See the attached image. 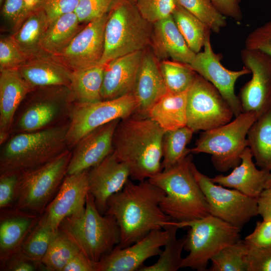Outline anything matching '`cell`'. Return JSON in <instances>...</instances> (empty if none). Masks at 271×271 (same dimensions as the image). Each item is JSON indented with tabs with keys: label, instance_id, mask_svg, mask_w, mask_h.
Returning a JSON list of instances; mask_svg holds the SVG:
<instances>
[{
	"label": "cell",
	"instance_id": "2",
	"mask_svg": "<svg viewBox=\"0 0 271 271\" xmlns=\"http://www.w3.org/2000/svg\"><path fill=\"white\" fill-rule=\"evenodd\" d=\"M165 131L148 116L133 113L115 129L112 153L125 163L132 180L142 182L162 171V142Z\"/></svg>",
	"mask_w": 271,
	"mask_h": 271
},
{
	"label": "cell",
	"instance_id": "50",
	"mask_svg": "<svg viewBox=\"0 0 271 271\" xmlns=\"http://www.w3.org/2000/svg\"><path fill=\"white\" fill-rule=\"evenodd\" d=\"M1 265V270L35 271L39 269L35 263L25 258L19 251L12 254Z\"/></svg>",
	"mask_w": 271,
	"mask_h": 271
},
{
	"label": "cell",
	"instance_id": "28",
	"mask_svg": "<svg viewBox=\"0 0 271 271\" xmlns=\"http://www.w3.org/2000/svg\"><path fill=\"white\" fill-rule=\"evenodd\" d=\"M50 21L41 8L33 11L19 28L10 36L11 38L29 59L45 53L42 42Z\"/></svg>",
	"mask_w": 271,
	"mask_h": 271
},
{
	"label": "cell",
	"instance_id": "22",
	"mask_svg": "<svg viewBox=\"0 0 271 271\" xmlns=\"http://www.w3.org/2000/svg\"><path fill=\"white\" fill-rule=\"evenodd\" d=\"M34 89L18 70L0 71V145L11 134L16 113L28 94Z\"/></svg>",
	"mask_w": 271,
	"mask_h": 271
},
{
	"label": "cell",
	"instance_id": "11",
	"mask_svg": "<svg viewBox=\"0 0 271 271\" xmlns=\"http://www.w3.org/2000/svg\"><path fill=\"white\" fill-rule=\"evenodd\" d=\"M137 101L132 93L109 100L88 103H73L69 117L67 143L74 147L86 134L115 119H123L135 113Z\"/></svg>",
	"mask_w": 271,
	"mask_h": 271
},
{
	"label": "cell",
	"instance_id": "3",
	"mask_svg": "<svg viewBox=\"0 0 271 271\" xmlns=\"http://www.w3.org/2000/svg\"><path fill=\"white\" fill-rule=\"evenodd\" d=\"M69 122L49 128L14 134L3 144L0 175L20 173L46 163L69 149Z\"/></svg>",
	"mask_w": 271,
	"mask_h": 271
},
{
	"label": "cell",
	"instance_id": "55",
	"mask_svg": "<svg viewBox=\"0 0 271 271\" xmlns=\"http://www.w3.org/2000/svg\"><path fill=\"white\" fill-rule=\"evenodd\" d=\"M260 195H271V172H270L268 176L264 189Z\"/></svg>",
	"mask_w": 271,
	"mask_h": 271
},
{
	"label": "cell",
	"instance_id": "6",
	"mask_svg": "<svg viewBox=\"0 0 271 271\" xmlns=\"http://www.w3.org/2000/svg\"><path fill=\"white\" fill-rule=\"evenodd\" d=\"M153 24L145 19L129 0H114L108 12L104 49L99 64L150 46Z\"/></svg>",
	"mask_w": 271,
	"mask_h": 271
},
{
	"label": "cell",
	"instance_id": "21",
	"mask_svg": "<svg viewBox=\"0 0 271 271\" xmlns=\"http://www.w3.org/2000/svg\"><path fill=\"white\" fill-rule=\"evenodd\" d=\"M168 93L159 61L150 46L143 50L132 94L137 101L136 113L147 116L150 109Z\"/></svg>",
	"mask_w": 271,
	"mask_h": 271
},
{
	"label": "cell",
	"instance_id": "35",
	"mask_svg": "<svg viewBox=\"0 0 271 271\" xmlns=\"http://www.w3.org/2000/svg\"><path fill=\"white\" fill-rule=\"evenodd\" d=\"M165 228H167L169 231V238L157 261L148 266L144 264L138 271H176L181 268L183 259L182 252L184 249L186 235L181 238H177L179 228L173 220L166 222Z\"/></svg>",
	"mask_w": 271,
	"mask_h": 271
},
{
	"label": "cell",
	"instance_id": "56",
	"mask_svg": "<svg viewBox=\"0 0 271 271\" xmlns=\"http://www.w3.org/2000/svg\"><path fill=\"white\" fill-rule=\"evenodd\" d=\"M4 0H0V5L2 6L4 3Z\"/></svg>",
	"mask_w": 271,
	"mask_h": 271
},
{
	"label": "cell",
	"instance_id": "54",
	"mask_svg": "<svg viewBox=\"0 0 271 271\" xmlns=\"http://www.w3.org/2000/svg\"><path fill=\"white\" fill-rule=\"evenodd\" d=\"M43 1V0H24L26 9V19L31 12L38 8Z\"/></svg>",
	"mask_w": 271,
	"mask_h": 271
},
{
	"label": "cell",
	"instance_id": "42",
	"mask_svg": "<svg viewBox=\"0 0 271 271\" xmlns=\"http://www.w3.org/2000/svg\"><path fill=\"white\" fill-rule=\"evenodd\" d=\"M28 60L10 36L0 40V71L18 70Z\"/></svg>",
	"mask_w": 271,
	"mask_h": 271
},
{
	"label": "cell",
	"instance_id": "57",
	"mask_svg": "<svg viewBox=\"0 0 271 271\" xmlns=\"http://www.w3.org/2000/svg\"><path fill=\"white\" fill-rule=\"evenodd\" d=\"M131 2H132V3L136 4V2H137V0H129Z\"/></svg>",
	"mask_w": 271,
	"mask_h": 271
},
{
	"label": "cell",
	"instance_id": "32",
	"mask_svg": "<svg viewBox=\"0 0 271 271\" xmlns=\"http://www.w3.org/2000/svg\"><path fill=\"white\" fill-rule=\"evenodd\" d=\"M104 65L72 72L69 89L74 103H88L102 100Z\"/></svg>",
	"mask_w": 271,
	"mask_h": 271
},
{
	"label": "cell",
	"instance_id": "12",
	"mask_svg": "<svg viewBox=\"0 0 271 271\" xmlns=\"http://www.w3.org/2000/svg\"><path fill=\"white\" fill-rule=\"evenodd\" d=\"M234 113L217 88L197 74L187 92V126L194 131H207L232 120Z\"/></svg>",
	"mask_w": 271,
	"mask_h": 271
},
{
	"label": "cell",
	"instance_id": "16",
	"mask_svg": "<svg viewBox=\"0 0 271 271\" xmlns=\"http://www.w3.org/2000/svg\"><path fill=\"white\" fill-rule=\"evenodd\" d=\"M107 16L108 13L87 23L68 46L54 57L72 71L99 65L104 53Z\"/></svg>",
	"mask_w": 271,
	"mask_h": 271
},
{
	"label": "cell",
	"instance_id": "25",
	"mask_svg": "<svg viewBox=\"0 0 271 271\" xmlns=\"http://www.w3.org/2000/svg\"><path fill=\"white\" fill-rule=\"evenodd\" d=\"M18 71L33 89L46 86L69 88L72 72L55 57L46 53L29 59Z\"/></svg>",
	"mask_w": 271,
	"mask_h": 271
},
{
	"label": "cell",
	"instance_id": "20",
	"mask_svg": "<svg viewBox=\"0 0 271 271\" xmlns=\"http://www.w3.org/2000/svg\"><path fill=\"white\" fill-rule=\"evenodd\" d=\"M120 120L115 119L94 129L78 142L72 152L67 175L90 169L112 153L113 137Z\"/></svg>",
	"mask_w": 271,
	"mask_h": 271
},
{
	"label": "cell",
	"instance_id": "1",
	"mask_svg": "<svg viewBox=\"0 0 271 271\" xmlns=\"http://www.w3.org/2000/svg\"><path fill=\"white\" fill-rule=\"evenodd\" d=\"M139 182L128 179L107 202L105 214L114 216L120 227L117 245L120 248L133 244L153 230L164 229L165 223L172 220L160 206L165 195L163 190L148 180Z\"/></svg>",
	"mask_w": 271,
	"mask_h": 271
},
{
	"label": "cell",
	"instance_id": "41",
	"mask_svg": "<svg viewBox=\"0 0 271 271\" xmlns=\"http://www.w3.org/2000/svg\"><path fill=\"white\" fill-rule=\"evenodd\" d=\"M140 13L151 24L172 15L176 4L174 0H137Z\"/></svg>",
	"mask_w": 271,
	"mask_h": 271
},
{
	"label": "cell",
	"instance_id": "39",
	"mask_svg": "<svg viewBox=\"0 0 271 271\" xmlns=\"http://www.w3.org/2000/svg\"><path fill=\"white\" fill-rule=\"evenodd\" d=\"M248 247L238 240L219 251L210 260V271H246L245 257Z\"/></svg>",
	"mask_w": 271,
	"mask_h": 271
},
{
	"label": "cell",
	"instance_id": "27",
	"mask_svg": "<svg viewBox=\"0 0 271 271\" xmlns=\"http://www.w3.org/2000/svg\"><path fill=\"white\" fill-rule=\"evenodd\" d=\"M253 158L249 148L246 147L240 157V164L229 174L217 175L211 178L212 181L237 190L249 197L257 198L264 189L270 172L257 169Z\"/></svg>",
	"mask_w": 271,
	"mask_h": 271
},
{
	"label": "cell",
	"instance_id": "14",
	"mask_svg": "<svg viewBox=\"0 0 271 271\" xmlns=\"http://www.w3.org/2000/svg\"><path fill=\"white\" fill-rule=\"evenodd\" d=\"M244 66L252 74L238 96L242 112L260 116L271 106V57L257 50L244 48L240 52Z\"/></svg>",
	"mask_w": 271,
	"mask_h": 271
},
{
	"label": "cell",
	"instance_id": "26",
	"mask_svg": "<svg viewBox=\"0 0 271 271\" xmlns=\"http://www.w3.org/2000/svg\"><path fill=\"white\" fill-rule=\"evenodd\" d=\"M41 216L14 208L1 209V263L18 251Z\"/></svg>",
	"mask_w": 271,
	"mask_h": 271
},
{
	"label": "cell",
	"instance_id": "34",
	"mask_svg": "<svg viewBox=\"0 0 271 271\" xmlns=\"http://www.w3.org/2000/svg\"><path fill=\"white\" fill-rule=\"evenodd\" d=\"M56 231L50 227L42 214L18 251L25 258L35 263L39 269H42V260Z\"/></svg>",
	"mask_w": 271,
	"mask_h": 271
},
{
	"label": "cell",
	"instance_id": "31",
	"mask_svg": "<svg viewBox=\"0 0 271 271\" xmlns=\"http://www.w3.org/2000/svg\"><path fill=\"white\" fill-rule=\"evenodd\" d=\"M247 140L256 166L271 172V106L251 126Z\"/></svg>",
	"mask_w": 271,
	"mask_h": 271
},
{
	"label": "cell",
	"instance_id": "23",
	"mask_svg": "<svg viewBox=\"0 0 271 271\" xmlns=\"http://www.w3.org/2000/svg\"><path fill=\"white\" fill-rule=\"evenodd\" d=\"M150 47L159 62L171 59L190 65L196 54L188 46L172 15L153 24Z\"/></svg>",
	"mask_w": 271,
	"mask_h": 271
},
{
	"label": "cell",
	"instance_id": "44",
	"mask_svg": "<svg viewBox=\"0 0 271 271\" xmlns=\"http://www.w3.org/2000/svg\"><path fill=\"white\" fill-rule=\"evenodd\" d=\"M245 48L260 51L271 57V21L256 28L248 35Z\"/></svg>",
	"mask_w": 271,
	"mask_h": 271
},
{
	"label": "cell",
	"instance_id": "38",
	"mask_svg": "<svg viewBox=\"0 0 271 271\" xmlns=\"http://www.w3.org/2000/svg\"><path fill=\"white\" fill-rule=\"evenodd\" d=\"M159 66L168 93L187 91L197 75L189 64L165 60L159 62Z\"/></svg>",
	"mask_w": 271,
	"mask_h": 271
},
{
	"label": "cell",
	"instance_id": "24",
	"mask_svg": "<svg viewBox=\"0 0 271 271\" xmlns=\"http://www.w3.org/2000/svg\"><path fill=\"white\" fill-rule=\"evenodd\" d=\"M143 51L115 58L104 65L102 100L116 98L132 92Z\"/></svg>",
	"mask_w": 271,
	"mask_h": 271
},
{
	"label": "cell",
	"instance_id": "7",
	"mask_svg": "<svg viewBox=\"0 0 271 271\" xmlns=\"http://www.w3.org/2000/svg\"><path fill=\"white\" fill-rule=\"evenodd\" d=\"M71 155L68 149L44 164L19 173L12 208L42 215L67 175Z\"/></svg>",
	"mask_w": 271,
	"mask_h": 271
},
{
	"label": "cell",
	"instance_id": "46",
	"mask_svg": "<svg viewBox=\"0 0 271 271\" xmlns=\"http://www.w3.org/2000/svg\"><path fill=\"white\" fill-rule=\"evenodd\" d=\"M79 2V0H43L38 8L44 11L51 23L62 15L74 12Z\"/></svg>",
	"mask_w": 271,
	"mask_h": 271
},
{
	"label": "cell",
	"instance_id": "45",
	"mask_svg": "<svg viewBox=\"0 0 271 271\" xmlns=\"http://www.w3.org/2000/svg\"><path fill=\"white\" fill-rule=\"evenodd\" d=\"M248 247L246 271H271V245Z\"/></svg>",
	"mask_w": 271,
	"mask_h": 271
},
{
	"label": "cell",
	"instance_id": "17",
	"mask_svg": "<svg viewBox=\"0 0 271 271\" xmlns=\"http://www.w3.org/2000/svg\"><path fill=\"white\" fill-rule=\"evenodd\" d=\"M169 238L167 228L151 231L146 236L127 247L117 245L102 257L97 264V271H136L147 259L160 255Z\"/></svg>",
	"mask_w": 271,
	"mask_h": 271
},
{
	"label": "cell",
	"instance_id": "10",
	"mask_svg": "<svg viewBox=\"0 0 271 271\" xmlns=\"http://www.w3.org/2000/svg\"><path fill=\"white\" fill-rule=\"evenodd\" d=\"M14 120L11 133L31 132L61 124L69 119L74 103L66 86L34 89L24 99Z\"/></svg>",
	"mask_w": 271,
	"mask_h": 271
},
{
	"label": "cell",
	"instance_id": "37",
	"mask_svg": "<svg viewBox=\"0 0 271 271\" xmlns=\"http://www.w3.org/2000/svg\"><path fill=\"white\" fill-rule=\"evenodd\" d=\"M80 251L77 246L58 229L54 233L42 260V269L63 271L69 261Z\"/></svg>",
	"mask_w": 271,
	"mask_h": 271
},
{
	"label": "cell",
	"instance_id": "4",
	"mask_svg": "<svg viewBox=\"0 0 271 271\" xmlns=\"http://www.w3.org/2000/svg\"><path fill=\"white\" fill-rule=\"evenodd\" d=\"M192 162L190 154L176 165L148 180L165 192L160 207L176 221H189L210 215L206 198L192 171Z\"/></svg>",
	"mask_w": 271,
	"mask_h": 271
},
{
	"label": "cell",
	"instance_id": "48",
	"mask_svg": "<svg viewBox=\"0 0 271 271\" xmlns=\"http://www.w3.org/2000/svg\"><path fill=\"white\" fill-rule=\"evenodd\" d=\"M19 173L0 175V208H12L14 205Z\"/></svg>",
	"mask_w": 271,
	"mask_h": 271
},
{
	"label": "cell",
	"instance_id": "49",
	"mask_svg": "<svg viewBox=\"0 0 271 271\" xmlns=\"http://www.w3.org/2000/svg\"><path fill=\"white\" fill-rule=\"evenodd\" d=\"M243 240L248 246L264 247L271 245V220L257 221L254 230L246 236Z\"/></svg>",
	"mask_w": 271,
	"mask_h": 271
},
{
	"label": "cell",
	"instance_id": "9",
	"mask_svg": "<svg viewBox=\"0 0 271 271\" xmlns=\"http://www.w3.org/2000/svg\"><path fill=\"white\" fill-rule=\"evenodd\" d=\"M259 116L255 112H242L225 124L204 131L191 153L211 155L213 165L219 172L233 169L241 162L240 157L248 147V131Z\"/></svg>",
	"mask_w": 271,
	"mask_h": 271
},
{
	"label": "cell",
	"instance_id": "30",
	"mask_svg": "<svg viewBox=\"0 0 271 271\" xmlns=\"http://www.w3.org/2000/svg\"><path fill=\"white\" fill-rule=\"evenodd\" d=\"M80 24L75 12L64 14L52 21L42 42L43 51L57 56L82 29Z\"/></svg>",
	"mask_w": 271,
	"mask_h": 271
},
{
	"label": "cell",
	"instance_id": "5",
	"mask_svg": "<svg viewBox=\"0 0 271 271\" xmlns=\"http://www.w3.org/2000/svg\"><path fill=\"white\" fill-rule=\"evenodd\" d=\"M58 229L96 262L111 252L120 241V227L116 219L109 214H101L89 192L84 209L65 218Z\"/></svg>",
	"mask_w": 271,
	"mask_h": 271
},
{
	"label": "cell",
	"instance_id": "13",
	"mask_svg": "<svg viewBox=\"0 0 271 271\" xmlns=\"http://www.w3.org/2000/svg\"><path fill=\"white\" fill-rule=\"evenodd\" d=\"M191 169L206 198L210 214L240 229L258 215L257 198L214 183L200 172L193 162Z\"/></svg>",
	"mask_w": 271,
	"mask_h": 271
},
{
	"label": "cell",
	"instance_id": "15",
	"mask_svg": "<svg viewBox=\"0 0 271 271\" xmlns=\"http://www.w3.org/2000/svg\"><path fill=\"white\" fill-rule=\"evenodd\" d=\"M203 47L204 50L196 54L190 65L198 74L217 88L236 117L242 110L239 97L235 93V84L240 77L250 74V71L245 66L237 71L224 67L220 61L221 54L215 53L213 50L210 36L207 37Z\"/></svg>",
	"mask_w": 271,
	"mask_h": 271
},
{
	"label": "cell",
	"instance_id": "47",
	"mask_svg": "<svg viewBox=\"0 0 271 271\" xmlns=\"http://www.w3.org/2000/svg\"><path fill=\"white\" fill-rule=\"evenodd\" d=\"M3 17L17 30L26 19L24 0H4L2 9Z\"/></svg>",
	"mask_w": 271,
	"mask_h": 271
},
{
	"label": "cell",
	"instance_id": "52",
	"mask_svg": "<svg viewBox=\"0 0 271 271\" xmlns=\"http://www.w3.org/2000/svg\"><path fill=\"white\" fill-rule=\"evenodd\" d=\"M97 262L88 258L81 251L65 266L63 271H97Z\"/></svg>",
	"mask_w": 271,
	"mask_h": 271
},
{
	"label": "cell",
	"instance_id": "18",
	"mask_svg": "<svg viewBox=\"0 0 271 271\" xmlns=\"http://www.w3.org/2000/svg\"><path fill=\"white\" fill-rule=\"evenodd\" d=\"M67 175L57 193L43 214L54 230L66 217L83 211L88 193V171Z\"/></svg>",
	"mask_w": 271,
	"mask_h": 271
},
{
	"label": "cell",
	"instance_id": "40",
	"mask_svg": "<svg viewBox=\"0 0 271 271\" xmlns=\"http://www.w3.org/2000/svg\"><path fill=\"white\" fill-rule=\"evenodd\" d=\"M174 1L176 4L195 16L214 33H219L226 25V18L217 11L210 0Z\"/></svg>",
	"mask_w": 271,
	"mask_h": 271
},
{
	"label": "cell",
	"instance_id": "36",
	"mask_svg": "<svg viewBox=\"0 0 271 271\" xmlns=\"http://www.w3.org/2000/svg\"><path fill=\"white\" fill-rule=\"evenodd\" d=\"M194 132L187 125L165 132L162 142V170L173 167L191 153V149L187 148V146Z\"/></svg>",
	"mask_w": 271,
	"mask_h": 271
},
{
	"label": "cell",
	"instance_id": "51",
	"mask_svg": "<svg viewBox=\"0 0 271 271\" xmlns=\"http://www.w3.org/2000/svg\"><path fill=\"white\" fill-rule=\"evenodd\" d=\"M217 11L226 18H229L236 22L242 19L240 8L241 0H210Z\"/></svg>",
	"mask_w": 271,
	"mask_h": 271
},
{
	"label": "cell",
	"instance_id": "43",
	"mask_svg": "<svg viewBox=\"0 0 271 271\" xmlns=\"http://www.w3.org/2000/svg\"><path fill=\"white\" fill-rule=\"evenodd\" d=\"M114 1L79 0L74 12L80 23H88L107 14Z\"/></svg>",
	"mask_w": 271,
	"mask_h": 271
},
{
	"label": "cell",
	"instance_id": "33",
	"mask_svg": "<svg viewBox=\"0 0 271 271\" xmlns=\"http://www.w3.org/2000/svg\"><path fill=\"white\" fill-rule=\"evenodd\" d=\"M172 16L189 47L196 54L200 52L207 37L210 36V29L197 17L177 4Z\"/></svg>",
	"mask_w": 271,
	"mask_h": 271
},
{
	"label": "cell",
	"instance_id": "29",
	"mask_svg": "<svg viewBox=\"0 0 271 271\" xmlns=\"http://www.w3.org/2000/svg\"><path fill=\"white\" fill-rule=\"evenodd\" d=\"M187 92L178 94L168 92L150 109L147 116L165 131L187 125Z\"/></svg>",
	"mask_w": 271,
	"mask_h": 271
},
{
	"label": "cell",
	"instance_id": "8",
	"mask_svg": "<svg viewBox=\"0 0 271 271\" xmlns=\"http://www.w3.org/2000/svg\"><path fill=\"white\" fill-rule=\"evenodd\" d=\"M173 221L179 228L189 227L184 246L189 254L181 268L205 271L213 256L240 239L241 229L211 214L189 221Z\"/></svg>",
	"mask_w": 271,
	"mask_h": 271
},
{
	"label": "cell",
	"instance_id": "19",
	"mask_svg": "<svg viewBox=\"0 0 271 271\" xmlns=\"http://www.w3.org/2000/svg\"><path fill=\"white\" fill-rule=\"evenodd\" d=\"M129 176L128 166L113 153L89 170L88 192L101 214H105L108 199L123 189Z\"/></svg>",
	"mask_w": 271,
	"mask_h": 271
},
{
	"label": "cell",
	"instance_id": "53",
	"mask_svg": "<svg viewBox=\"0 0 271 271\" xmlns=\"http://www.w3.org/2000/svg\"><path fill=\"white\" fill-rule=\"evenodd\" d=\"M257 213L263 220H271V195H260L257 198Z\"/></svg>",
	"mask_w": 271,
	"mask_h": 271
}]
</instances>
